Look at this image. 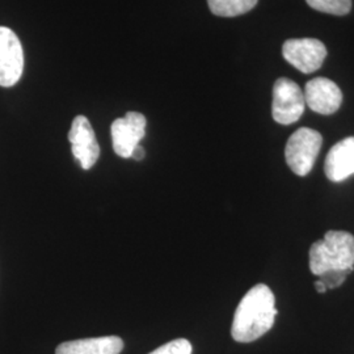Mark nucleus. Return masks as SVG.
I'll use <instances>...</instances> for the list:
<instances>
[{
	"label": "nucleus",
	"mask_w": 354,
	"mask_h": 354,
	"mask_svg": "<svg viewBox=\"0 0 354 354\" xmlns=\"http://www.w3.org/2000/svg\"><path fill=\"white\" fill-rule=\"evenodd\" d=\"M279 311L273 291L264 283L254 285L238 306L231 327L235 342H252L270 330Z\"/></svg>",
	"instance_id": "1"
},
{
	"label": "nucleus",
	"mask_w": 354,
	"mask_h": 354,
	"mask_svg": "<svg viewBox=\"0 0 354 354\" xmlns=\"http://www.w3.org/2000/svg\"><path fill=\"white\" fill-rule=\"evenodd\" d=\"M310 270L322 276L330 270H354V236L348 231L330 230L323 241L310 248Z\"/></svg>",
	"instance_id": "2"
},
{
	"label": "nucleus",
	"mask_w": 354,
	"mask_h": 354,
	"mask_svg": "<svg viewBox=\"0 0 354 354\" xmlns=\"http://www.w3.org/2000/svg\"><path fill=\"white\" fill-rule=\"evenodd\" d=\"M323 145L322 134L310 127H301L291 136L285 158L291 171L298 176H307L314 168L317 155Z\"/></svg>",
	"instance_id": "3"
},
{
	"label": "nucleus",
	"mask_w": 354,
	"mask_h": 354,
	"mask_svg": "<svg viewBox=\"0 0 354 354\" xmlns=\"http://www.w3.org/2000/svg\"><path fill=\"white\" fill-rule=\"evenodd\" d=\"M306 102L301 87L288 77H279L273 87L272 114L281 125L297 122L304 113Z\"/></svg>",
	"instance_id": "4"
},
{
	"label": "nucleus",
	"mask_w": 354,
	"mask_h": 354,
	"mask_svg": "<svg viewBox=\"0 0 354 354\" xmlns=\"http://www.w3.org/2000/svg\"><path fill=\"white\" fill-rule=\"evenodd\" d=\"M282 55L298 71L311 74L322 67L327 48L317 38H291L283 44Z\"/></svg>",
	"instance_id": "5"
},
{
	"label": "nucleus",
	"mask_w": 354,
	"mask_h": 354,
	"mask_svg": "<svg viewBox=\"0 0 354 354\" xmlns=\"http://www.w3.org/2000/svg\"><path fill=\"white\" fill-rule=\"evenodd\" d=\"M24 71V50L16 33L0 26V86L13 87Z\"/></svg>",
	"instance_id": "6"
},
{
	"label": "nucleus",
	"mask_w": 354,
	"mask_h": 354,
	"mask_svg": "<svg viewBox=\"0 0 354 354\" xmlns=\"http://www.w3.org/2000/svg\"><path fill=\"white\" fill-rule=\"evenodd\" d=\"M111 134L114 152L124 159H129L145 138L146 117L138 112H127L125 117L114 120Z\"/></svg>",
	"instance_id": "7"
},
{
	"label": "nucleus",
	"mask_w": 354,
	"mask_h": 354,
	"mask_svg": "<svg viewBox=\"0 0 354 354\" xmlns=\"http://www.w3.org/2000/svg\"><path fill=\"white\" fill-rule=\"evenodd\" d=\"M68 140L76 162L84 171L96 165L100 156V146L87 117L76 115L68 133Z\"/></svg>",
	"instance_id": "8"
},
{
	"label": "nucleus",
	"mask_w": 354,
	"mask_h": 354,
	"mask_svg": "<svg viewBox=\"0 0 354 354\" xmlns=\"http://www.w3.org/2000/svg\"><path fill=\"white\" fill-rule=\"evenodd\" d=\"M306 105L315 113L333 114L342 106V92L336 83L327 77H315L306 84Z\"/></svg>",
	"instance_id": "9"
},
{
	"label": "nucleus",
	"mask_w": 354,
	"mask_h": 354,
	"mask_svg": "<svg viewBox=\"0 0 354 354\" xmlns=\"http://www.w3.org/2000/svg\"><path fill=\"white\" fill-rule=\"evenodd\" d=\"M324 172L328 180L342 183L354 175V137L337 142L326 158Z\"/></svg>",
	"instance_id": "10"
},
{
	"label": "nucleus",
	"mask_w": 354,
	"mask_h": 354,
	"mask_svg": "<svg viewBox=\"0 0 354 354\" xmlns=\"http://www.w3.org/2000/svg\"><path fill=\"white\" fill-rule=\"evenodd\" d=\"M124 342L118 336H104L62 342L57 346L55 354H120Z\"/></svg>",
	"instance_id": "11"
},
{
	"label": "nucleus",
	"mask_w": 354,
	"mask_h": 354,
	"mask_svg": "<svg viewBox=\"0 0 354 354\" xmlns=\"http://www.w3.org/2000/svg\"><path fill=\"white\" fill-rule=\"evenodd\" d=\"M259 0H207L210 11L221 17H235L250 12Z\"/></svg>",
	"instance_id": "12"
},
{
	"label": "nucleus",
	"mask_w": 354,
	"mask_h": 354,
	"mask_svg": "<svg viewBox=\"0 0 354 354\" xmlns=\"http://www.w3.org/2000/svg\"><path fill=\"white\" fill-rule=\"evenodd\" d=\"M307 4L319 12L344 16L351 12L352 0H306Z\"/></svg>",
	"instance_id": "13"
},
{
	"label": "nucleus",
	"mask_w": 354,
	"mask_h": 354,
	"mask_svg": "<svg viewBox=\"0 0 354 354\" xmlns=\"http://www.w3.org/2000/svg\"><path fill=\"white\" fill-rule=\"evenodd\" d=\"M192 344L187 339H177L174 342H167L150 354H192Z\"/></svg>",
	"instance_id": "14"
},
{
	"label": "nucleus",
	"mask_w": 354,
	"mask_h": 354,
	"mask_svg": "<svg viewBox=\"0 0 354 354\" xmlns=\"http://www.w3.org/2000/svg\"><path fill=\"white\" fill-rule=\"evenodd\" d=\"M349 273H351V270H330V272L319 276V279L322 282H324L327 289L330 290V289H336V288L342 286Z\"/></svg>",
	"instance_id": "15"
},
{
	"label": "nucleus",
	"mask_w": 354,
	"mask_h": 354,
	"mask_svg": "<svg viewBox=\"0 0 354 354\" xmlns=\"http://www.w3.org/2000/svg\"><path fill=\"white\" fill-rule=\"evenodd\" d=\"M145 155H146V151H145V149L138 145L136 149H134V151H133V155H131V158L133 159H136L137 162H140V160H143V158H145Z\"/></svg>",
	"instance_id": "16"
},
{
	"label": "nucleus",
	"mask_w": 354,
	"mask_h": 354,
	"mask_svg": "<svg viewBox=\"0 0 354 354\" xmlns=\"http://www.w3.org/2000/svg\"><path fill=\"white\" fill-rule=\"evenodd\" d=\"M314 286H315V290H317L319 294H324V292H327V291H328L327 286H326V283H324V282H322L320 279L315 281Z\"/></svg>",
	"instance_id": "17"
}]
</instances>
